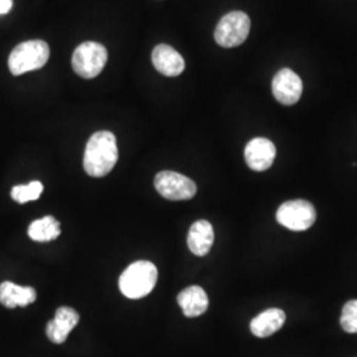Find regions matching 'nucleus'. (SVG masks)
Here are the masks:
<instances>
[{
	"label": "nucleus",
	"instance_id": "a211bd4d",
	"mask_svg": "<svg viewBox=\"0 0 357 357\" xmlns=\"http://www.w3.org/2000/svg\"><path fill=\"white\" fill-rule=\"evenodd\" d=\"M342 328L348 333H357V301H349L345 303L340 318Z\"/></svg>",
	"mask_w": 357,
	"mask_h": 357
},
{
	"label": "nucleus",
	"instance_id": "2eb2a0df",
	"mask_svg": "<svg viewBox=\"0 0 357 357\" xmlns=\"http://www.w3.org/2000/svg\"><path fill=\"white\" fill-rule=\"evenodd\" d=\"M286 321V314L281 308H268L250 321V331L257 337H268L280 331Z\"/></svg>",
	"mask_w": 357,
	"mask_h": 357
},
{
	"label": "nucleus",
	"instance_id": "9d476101",
	"mask_svg": "<svg viewBox=\"0 0 357 357\" xmlns=\"http://www.w3.org/2000/svg\"><path fill=\"white\" fill-rule=\"evenodd\" d=\"M79 321V315L72 307H60L54 318L47 324V336L54 344H63Z\"/></svg>",
	"mask_w": 357,
	"mask_h": 357
},
{
	"label": "nucleus",
	"instance_id": "423d86ee",
	"mask_svg": "<svg viewBox=\"0 0 357 357\" xmlns=\"http://www.w3.org/2000/svg\"><path fill=\"white\" fill-rule=\"evenodd\" d=\"M317 220L314 205L307 200L286 202L277 211V221L282 227L294 231H302L312 227Z\"/></svg>",
	"mask_w": 357,
	"mask_h": 357
},
{
	"label": "nucleus",
	"instance_id": "6e6552de",
	"mask_svg": "<svg viewBox=\"0 0 357 357\" xmlns=\"http://www.w3.org/2000/svg\"><path fill=\"white\" fill-rule=\"evenodd\" d=\"M271 90L278 102L286 106H291L301 100L303 84L301 77L291 69L283 68L273 78Z\"/></svg>",
	"mask_w": 357,
	"mask_h": 357
},
{
	"label": "nucleus",
	"instance_id": "f8f14e48",
	"mask_svg": "<svg viewBox=\"0 0 357 357\" xmlns=\"http://www.w3.org/2000/svg\"><path fill=\"white\" fill-rule=\"evenodd\" d=\"M213 241H215V231L209 221L200 220L192 225L187 243L193 255L199 257L208 255L212 249Z\"/></svg>",
	"mask_w": 357,
	"mask_h": 357
},
{
	"label": "nucleus",
	"instance_id": "dca6fc26",
	"mask_svg": "<svg viewBox=\"0 0 357 357\" xmlns=\"http://www.w3.org/2000/svg\"><path fill=\"white\" fill-rule=\"evenodd\" d=\"M60 222L53 216H45L40 220H35L28 228L29 238L38 243L53 241L60 236Z\"/></svg>",
	"mask_w": 357,
	"mask_h": 357
},
{
	"label": "nucleus",
	"instance_id": "6ab92c4d",
	"mask_svg": "<svg viewBox=\"0 0 357 357\" xmlns=\"http://www.w3.org/2000/svg\"><path fill=\"white\" fill-rule=\"evenodd\" d=\"M13 0H0V15L10 13L13 8Z\"/></svg>",
	"mask_w": 357,
	"mask_h": 357
},
{
	"label": "nucleus",
	"instance_id": "ddd939ff",
	"mask_svg": "<svg viewBox=\"0 0 357 357\" xmlns=\"http://www.w3.org/2000/svg\"><path fill=\"white\" fill-rule=\"evenodd\" d=\"M178 303L187 318H197L208 310L209 299L203 287L190 286L178 294Z\"/></svg>",
	"mask_w": 357,
	"mask_h": 357
},
{
	"label": "nucleus",
	"instance_id": "4468645a",
	"mask_svg": "<svg viewBox=\"0 0 357 357\" xmlns=\"http://www.w3.org/2000/svg\"><path fill=\"white\" fill-rule=\"evenodd\" d=\"M36 290L29 286H19L13 282L0 284V303L7 308L26 307L36 301Z\"/></svg>",
	"mask_w": 357,
	"mask_h": 357
},
{
	"label": "nucleus",
	"instance_id": "9b49d317",
	"mask_svg": "<svg viewBox=\"0 0 357 357\" xmlns=\"http://www.w3.org/2000/svg\"><path fill=\"white\" fill-rule=\"evenodd\" d=\"M153 64L163 76H180L185 68V61L178 52L167 44H159L153 51Z\"/></svg>",
	"mask_w": 357,
	"mask_h": 357
},
{
	"label": "nucleus",
	"instance_id": "f3484780",
	"mask_svg": "<svg viewBox=\"0 0 357 357\" xmlns=\"http://www.w3.org/2000/svg\"><path fill=\"white\" fill-rule=\"evenodd\" d=\"M44 191V185L40 181H31L26 185H16L11 191V197L19 204H26L28 202L38 200Z\"/></svg>",
	"mask_w": 357,
	"mask_h": 357
},
{
	"label": "nucleus",
	"instance_id": "1a4fd4ad",
	"mask_svg": "<svg viewBox=\"0 0 357 357\" xmlns=\"http://www.w3.org/2000/svg\"><path fill=\"white\" fill-rule=\"evenodd\" d=\"M275 155V146L268 138H255L245 147L246 165L257 172L266 171L273 166Z\"/></svg>",
	"mask_w": 357,
	"mask_h": 357
},
{
	"label": "nucleus",
	"instance_id": "0eeeda50",
	"mask_svg": "<svg viewBox=\"0 0 357 357\" xmlns=\"http://www.w3.org/2000/svg\"><path fill=\"white\" fill-rule=\"evenodd\" d=\"M155 188L167 200L172 202L190 200L197 192L193 180L174 171L159 172L155 178Z\"/></svg>",
	"mask_w": 357,
	"mask_h": 357
},
{
	"label": "nucleus",
	"instance_id": "f257e3e1",
	"mask_svg": "<svg viewBox=\"0 0 357 357\" xmlns=\"http://www.w3.org/2000/svg\"><path fill=\"white\" fill-rule=\"evenodd\" d=\"M118 162V146L115 135L110 131H98L90 137L85 155L84 168L93 178L106 176Z\"/></svg>",
	"mask_w": 357,
	"mask_h": 357
},
{
	"label": "nucleus",
	"instance_id": "f03ea898",
	"mask_svg": "<svg viewBox=\"0 0 357 357\" xmlns=\"http://www.w3.org/2000/svg\"><path fill=\"white\" fill-rule=\"evenodd\" d=\"M158 281V268L153 262L137 261L119 278V290L128 299H141L153 290Z\"/></svg>",
	"mask_w": 357,
	"mask_h": 357
},
{
	"label": "nucleus",
	"instance_id": "7ed1b4c3",
	"mask_svg": "<svg viewBox=\"0 0 357 357\" xmlns=\"http://www.w3.org/2000/svg\"><path fill=\"white\" fill-rule=\"evenodd\" d=\"M50 45L43 40H29L13 48L8 68L13 76H20L41 69L50 60Z\"/></svg>",
	"mask_w": 357,
	"mask_h": 357
},
{
	"label": "nucleus",
	"instance_id": "20e7f679",
	"mask_svg": "<svg viewBox=\"0 0 357 357\" xmlns=\"http://www.w3.org/2000/svg\"><path fill=\"white\" fill-rule=\"evenodd\" d=\"M107 63V50L96 41H85L78 45L72 57L73 70L82 78L98 76Z\"/></svg>",
	"mask_w": 357,
	"mask_h": 357
},
{
	"label": "nucleus",
	"instance_id": "39448f33",
	"mask_svg": "<svg viewBox=\"0 0 357 357\" xmlns=\"http://www.w3.org/2000/svg\"><path fill=\"white\" fill-rule=\"evenodd\" d=\"M250 32V19L243 11L227 13L216 26L215 40L220 47L234 48L243 44Z\"/></svg>",
	"mask_w": 357,
	"mask_h": 357
}]
</instances>
